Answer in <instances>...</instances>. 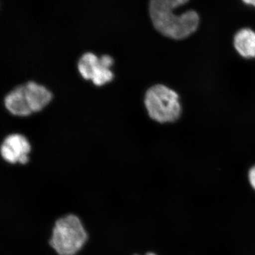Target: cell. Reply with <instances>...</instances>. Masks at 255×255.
Listing matches in <instances>:
<instances>
[{
	"label": "cell",
	"instance_id": "ba28073f",
	"mask_svg": "<svg viewBox=\"0 0 255 255\" xmlns=\"http://www.w3.org/2000/svg\"><path fill=\"white\" fill-rule=\"evenodd\" d=\"M248 179H249L250 184H251L252 187L255 190V165L250 169L249 173H248Z\"/></svg>",
	"mask_w": 255,
	"mask_h": 255
},
{
	"label": "cell",
	"instance_id": "3957f363",
	"mask_svg": "<svg viewBox=\"0 0 255 255\" xmlns=\"http://www.w3.org/2000/svg\"><path fill=\"white\" fill-rule=\"evenodd\" d=\"M144 104L149 117L157 123H172L182 114L179 95L161 84L153 85L146 91Z\"/></svg>",
	"mask_w": 255,
	"mask_h": 255
},
{
	"label": "cell",
	"instance_id": "6da1fadb",
	"mask_svg": "<svg viewBox=\"0 0 255 255\" xmlns=\"http://www.w3.org/2000/svg\"><path fill=\"white\" fill-rule=\"evenodd\" d=\"M188 0H152L149 3V14L152 25L159 33L167 38L182 40L194 33L199 27L200 17L195 10L182 14L175 13Z\"/></svg>",
	"mask_w": 255,
	"mask_h": 255
},
{
	"label": "cell",
	"instance_id": "30bf717a",
	"mask_svg": "<svg viewBox=\"0 0 255 255\" xmlns=\"http://www.w3.org/2000/svg\"><path fill=\"white\" fill-rule=\"evenodd\" d=\"M145 255H156L154 254V253H147V254H146Z\"/></svg>",
	"mask_w": 255,
	"mask_h": 255
},
{
	"label": "cell",
	"instance_id": "277c9868",
	"mask_svg": "<svg viewBox=\"0 0 255 255\" xmlns=\"http://www.w3.org/2000/svg\"><path fill=\"white\" fill-rule=\"evenodd\" d=\"M87 238L78 216L67 215L55 222L50 244L59 255H75L82 249Z\"/></svg>",
	"mask_w": 255,
	"mask_h": 255
},
{
	"label": "cell",
	"instance_id": "7a4b0ae2",
	"mask_svg": "<svg viewBox=\"0 0 255 255\" xmlns=\"http://www.w3.org/2000/svg\"><path fill=\"white\" fill-rule=\"evenodd\" d=\"M53 97V94L46 87L29 82L10 92L5 98L4 104L10 113L18 117H28L46 108Z\"/></svg>",
	"mask_w": 255,
	"mask_h": 255
},
{
	"label": "cell",
	"instance_id": "9c48e42d",
	"mask_svg": "<svg viewBox=\"0 0 255 255\" xmlns=\"http://www.w3.org/2000/svg\"><path fill=\"white\" fill-rule=\"evenodd\" d=\"M243 2L246 3L247 4L252 5V6L255 7V0H245Z\"/></svg>",
	"mask_w": 255,
	"mask_h": 255
},
{
	"label": "cell",
	"instance_id": "52a82bcc",
	"mask_svg": "<svg viewBox=\"0 0 255 255\" xmlns=\"http://www.w3.org/2000/svg\"><path fill=\"white\" fill-rule=\"evenodd\" d=\"M233 44L241 56L255 58V31L250 28H243L236 33Z\"/></svg>",
	"mask_w": 255,
	"mask_h": 255
},
{
	"label": "cell",
	"instance_id": "5b68a950",
	"mask_svg": "<svg viewBox=\"0 0 255 255\" xmlns=\"http://www.w3.org/2000/svg\"><path fill=\"white\" fill-rule=\"evenodd\" d=\"M114 62L110 55L98 57L88 52L79 60V73L85 80H91L96 86H102L113 80L114 75L111 68Z\"/></svg>",
	"mask_w": 255,
	"mask_h": 255
},
{
	"label": "cell",
	"instance_id": "8992f818",
	"mask_svg": "<svg viewBox=\"0 0 255 255\" xmlns=\"http://www.w3.org/2000/svg\"><path fill=\"white\" fill-rule=\"evenodd\" d=\"M31 146L24 135L12 134L6 137L0 147V155L9 164H26L29 161Z\"/></svg>",
	"mask_w": 255,
	"mask_h": 255
}]
</instances>
